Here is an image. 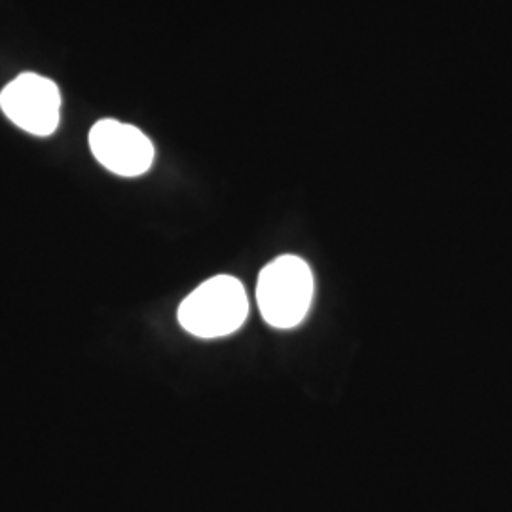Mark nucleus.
Listing matches in <instances>:
<instances>
[{
    "mask_svg": "<svg viewBox=\"0 0 512 512\" xmlns=\"http://www.w3.org/2000/svg\"><path fill=\"white\" fill-rule=\"evenodd\" d=\"M249 300L241 281L232 275H215L188 294L179 306V323L198 338H222L243 327Z\"/></svg>",
    "mask_w": 512,
    "mask_h": 512,
    "instance_id": "1",
    "label": "nucleus"
},
{
    "mask_svg": "<svg viewBox=\"0 0 512 512\" xmlns=\"http://www.w3.org/2000/svg\"><path fill=\"white\" fill-rule=\"evenodd\" d=\"M313 274L306 260L285 255L272 260L256 283V302L264 321L275 329H293L308 315Z\"/></svg>",
    "mask_w": 512,
    "mask_h": 512,
    "instance_id": "2",
    "label": "nucleus"
},
{
    "mask_svg": "<svg viewBox=\"0 0 512 512\" xmlns=\"http://www.w3.org/2000/svg\"><path fill=\"white\" fill-rule=\"evenodd\" d=\"M0 109L19 129L48 137L61 118V93L57 84L40 74L23 73L0 93Z\"/></svg>",
    "mask_w": 512,
    "mask_h": 512,
    "instance_id": "3",
    "label": "nucleus"
},
{
    "mask_svg": "<svg viewBox=\"0 0 512 512\" xmlns=\"http://www.w3.org/2000/svg\"><path fill=\"white\" fill-rule=\"evenodd\" d=\"M90 148L99 164L120 177H139L154 162V145L135 126L99 120L90 131Z\"/></svg>",
    "mask_w": 512,
    "mask_h": 512,
    "instance_id": "4",
    "label": "nucleus"
}]
</instances>
